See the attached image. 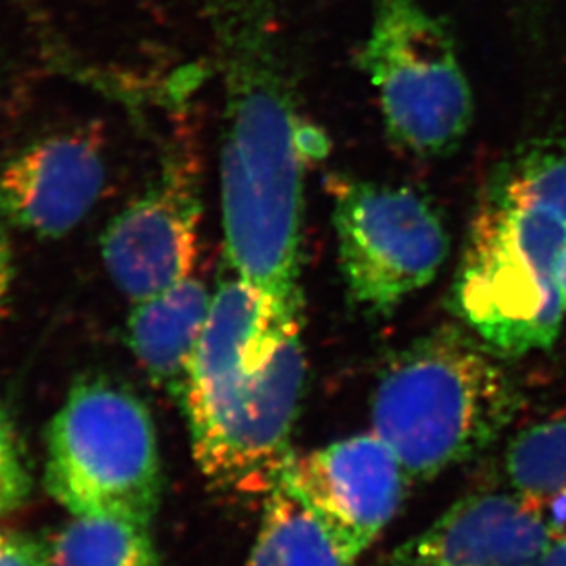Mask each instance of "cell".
Instances as JSON below:
<instances>
[{"instance_id": "18", "label": "cell", "mask_w": 566, "mask_h": 566, "mask_svg": "<svg viewBox=\"0 0 566 566\" xmlns=\"http://www.w3.org/2000/svg\"><path fill=\"white\" fill-rule=\"evenodd\" d=\"M0 566H50L49 545L21 530L0 526Z\"/></svg>"}, {"instance_id": "15", "label": "cell", "mask_w": 566, "mask_h": 566, "mask_svg": "<svg viewBox=\"0 0 566 566\" xmlns=\"http://www.w3.org/2000/svg\"><path fill=\"white\" fill-rule=\"evenodd\" d=\"M504 476L532 501L566 499V416L518 432L504 452Z\"/></svg>"}, {"instance_id": "19", "label": "cell", "mask_w": 566, "mask_h": 566, "mask_svg": "<svg viewBox=\"0 0 566 566\" xmlns=\"http://www.w3.org/2000/svg\"><path fill=\"white\" fill-rule=\"evenodd\" d=\"M15 252L6 224H0V318L10 305L13 285H15Z\"/></svg>"}, {"instance_id": "16", "label": "cell", "mask_w": 566, "mask_h": 566, "mask_svg": "<svg viewBox=\"0 0 566 566\" xmlns=\"http://www.w3.org/2000/svg\"><path fill=\"white\" fill-rule=\"evenodd\" d=\"M491 191L534 202L566 221V142H532L496 175Z\"/></svg>"}, {"instance_id": "2", "label": "cell", "mask_w": 566, "mask_h": 566, "mask_svg": "<svg viewBox=\"0 0 566 566\" xmlns=\"http://www.w3.org/2000/svg\"><path fill=\"white\" fill-rule=\"evenodd\" d=\"M302 311L232 271L219 282L180 399L202 479L224 495H268L293 454L305 381Z\"/></svg>"}, {"instance_id": "4", "label": "cell", "mask_w": 566, "mask_h": 566, "mask_svg": "<svg viewBox=\"0 0 566 566\" xmlns=\"http://www.w3.org/2000/svg\"><path fill=\"white\" fill-rule=\"evenodd\" d=\"M565 251L559 213L490 190L471 224L452 304L493 354L521 357L556 343Z\"/></svg>"}, {"instance_id": "9", "label": "cell", "mask_w": 566, "mask_h": 566, "mask_svg": "<svg viewBox=\"0 0 566 566\" xmlns=\"http://www.w3.org/2000/svg\"><path fill=\"white\" fill-rule=\"evenodd\" d=\"M105 179V138L98 124L38 138L0 168V221L57 240L87 218Z\"/></svg>"}, {"instance_id": "6", "label": "cell", "mask_w": 566, "mask_h": 566, "mask_svg": "<svg viewBox=\"0 0 566 566\" xmlns=\"http://www.w3.org/2000/svg\"><path fill=\"white\" fill-rule=\"evenodd\" d=\"M360 69L388 135L416 157L457 151L473 124V94L446 22L421 0H370Z\"/></svg>"}, {"instance_id": "14", "label": "cell", "mask_w": 566, "mask_h": 566, "mask_svg": "<svg viewBox=\"0 0 566 566\" xmlns=\"http://www.w3.org/2000/svg\"><path fill=\"white\" fill-rule=\"evenodd\" d=\"M149 524L74 515L49 545L50 566H163Z\"/></svg>"}, {"instance_id": "8", "label": "cell", "mask_w": 566, "mask_h": 566, "mask_svg": "<svg viewBox=\"0 0 566 566\" xmlns=\"http://www.w3.org/2000/svg\"><path fill=\"white\" fill-rule=\"evenodd\" d=\"M201 191L190 155H174L99 238L105 271L133 302L190 279L201 224Z\"/></svg>"}, {"instance_id": "17", "label": "cell", "mask_w": 566, "mask_h": 566, "mask_svg": "<svg viewBox=\"0 0 566 566\" xmlns=\"http://www.w3.org/2000/svg\"><path fill=\"white\" fill-rule=\"evenodd\" d=\"M32 491L27 451L10 410L0 403V515L13 512Z\"/></svg>"}, {"instance_id": "7", "label": "cell", "mask_w": 566, "mask_h": 566, "mask_svg": "<svg viewBox=\"0 0 566 566\" xmlns=\"http://www.w3.org/2000/svg\"><path fill=\"white\" fill-rule=\"evenodd\" d=\"M329 191L340 268L359 307L388 315L440 273L449 235L420 193L348 177H333Z\"/></svg>"}, {"instance_id": "12", "label": "cell", "mask_w": 566, "mask_h": 566, "mask_svg": "<svg viewBox=\"0 0 566 566\" xmlns=\"http://www.w3.org/2000/svg\"><path fill=\"white\" fill-rule=\"evenodd\" d=\"M212 298L207 285L190 276L163 293L133 302L127 316L126 343L132 354L147 377L179 403Z\"/></svg>"}, {"instance_id": "21", "label": "cell", "mask_w": 566, "mask_h": 566, "mask_svg": "<svg viewBox=\"0 0 566 566\" xmlns=\"http://www.w3.org/2000/svg\"><path fill=\"white\" fill-rule=\"evenodd\" d=\"M559 283H562L563 300H565L566 307V251L563 254L562 268H559Z\"/></svg>"}, {"instance_id": "11", "label": "cell", "mask_w": 566, "mask_h": 566, "mask_svg": "<svg viewBox=\"0 0 566 566\" xmlns=\"http://www.w3.org/2000/svg\"><path fill=\"white\" fill-rule=\"evenodd\" d=\"M556 535L541 502L485 491L454 502L379 566H535Z\"/></svg>"}, {"instance_id": "1", "label": "cell", "mask_w": 566, "mask_h": 566, "mask_svg": "<svg viewBox=\"0 0 566 566\" xmlns=\"http://www.w3.org/2000/svg\"><path fill=\"white\" fill-rule=\"evenodd\" d=\"M280 0H205L224 77L221 208L230 269L302 310L304 169L326 142L300 116Z\"/></svg>"}, {"instance_id": "13", "label": "cell", "mask_w": 566, "mask_h": 566, "mask_svg": "<svg viewBox=\"0 0 566 566\" xmlns=\"http://www.w3.org/2000/svg\"><path fill=\"white\" fill-rule=\"evenodd\" d=\"M360 556L280 474L265 495L249 566H355Z\"/></svg>"}, {"instance_id": "5", "label": "cell", "mask_w": 566, "mask_h": 566, "mask_svg": "<svg viewBox=\"0 0 566 566\" xmlns=\"http://www.w3.org/2000/svg\"><path fill=\"white\" fill-rule=\"evenodd\" d=\"M44 485L72 515L149 524L163 501V463L147 405L109 377H82L46 434Z\"/></svg>"}, {"instance_id": "3", "label": "cell", "mask_w": 566, "mask_h": 566, "mask_svg": "<svg viewBox=\"0 0 566 566\" xmlns=\"http://www.w3.org/2000/svg\"><path fill=\"white\" fill-rule=\"evenodd\" d=\"M518 409L517 385L495 354L473 332L441 326L388 363L374 394L371 424L412 484L488 451Z\"/></svg>"}, {"instance_id": "10", "label": "cell", "mask_w": 566, "mask_h": 566, "mask_svg": "<svg viewBox=\"0 0 566 566\" xmlns=\"http://www.w3.org/2000/svg\"><path fill=\"white\" fill-rule=\"evenodd\" d=\"M291 490L363 554L396 517L410 484L403 463L381 436H352L282 469Z\"/></svg>"}, {"instance_id": "20", "label": "cell", "mask_w": 566, "mask_h": 566, "mask_svg": "<svg viewBox=\"0 0 566 566\" xmlns=\"http://www.w3.org/2000/svg\"><path fill=\"white\" fill-rule=\"evenodd\" d=\"M535 566H566V530L557 532L551 546L546 548Z\"/></svg>"}]
</instances>
